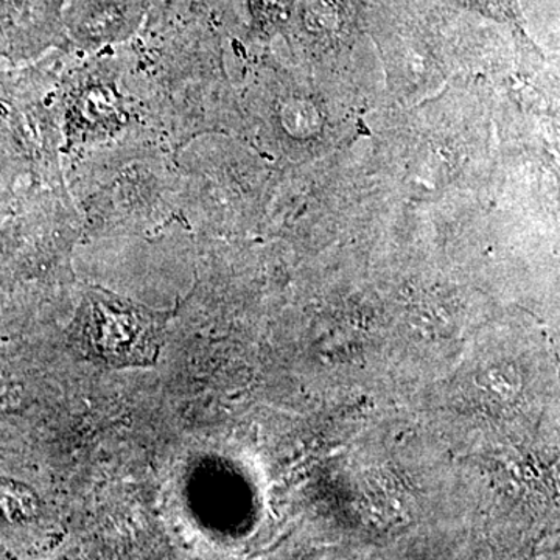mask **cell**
Returning <instances> with one entry per match:
<instances>
[{"label": "cell", "mask_w": 560, "mask_h": 560, "mask_svg": "<svg viewBox=\"0 0 560 560\" xmlns=\"http://www.w3.org/2000/svg\"><path fill=\"white\" fill-rule=\"evenodd\" d=\"M0 508L11 518H24L31 514L32 504L27 493L10 481H0Z\"/></svg>", "instance_id": "cell-2"}, {"label": "cell", "mask_w": 560, "mask_h": 560, "mask_svg": "<svg viewBox=\"0 0 560 560\" xmlns=\"http://www.w3.org/2000/svg\"><path fill=\"white\" fill-rule=\"evenodd\" d=\"M153 316L117 300H94L80 320V341L91 355L114 366H145L158 353Z\"/></svg>", "instance_id": "cell-1"}]
</instances>
